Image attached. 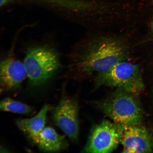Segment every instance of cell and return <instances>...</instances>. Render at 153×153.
<instances>
[{
	"label": "cell",
	"instance_id": "6",
	"mask_svg": "<svg viewBox=\"0 0 153 153\" xmlns=\"http://www.w3.org/2000/svg\"><path fill=\"white\" fill-rule=\"evenodd\" d=\"M78 113L77 101L68 97H62L52 113L55 124L73 142H76L79 137Z\"/></svg>",
	"mask_w": 153,
	"mask_h": 153
},
{
	"label": "cell",
	"instance_id": "5",
	"mask_svg": "<svg viewBox=\"0 0 153 153\" xmlns=\"http://www.w3.org/2000/svg\"><path fill=\"white\" fill-rule=\"evenodd\" d=\"M122 126L104 120L91 129L87 143L82 152L109 153L120 143Z\"/></svg>",
	"mask_w": 153,
	"mask_h": 153
},
{
	"label": "cell",
	"instance_id": "9",
	"mask_svg": "<svg viewBox=\"0 0 153 153\" xmlns=\"http://www.w3.org/2000/svg\"><path fill=\"white\" fill-rule=\"evenodd\" d=\"M49 109V105H45L34 117L16 120V124L19 128L37 144L40 134L45 128L47 113Z\"/></svg>",
	"mask_w": 153,
	"mask_h": 153
},
{
	"label": "cell",
	"instance_id": "3",
	"mask_svg": "<svg viewBox=\"0 0 153 153\" xmlns=\"http://www.w3.org/2000/svg\"><path fill=\"white\" fill-rule=\"evenodd\" d=\"M29 85L36 87L45 85L60 69L58 53L46 46L28 48L24 62Z\"/></svg>",
	"mask_w": 153,
	"mask_h": 153
},
{
	"label": "cell",
	"instance_id": "1",
	"mask_svg": "<svg viewBox=\"0 0 153 153\" xmlns=\"http://www.w3.org/2000/svg\"><path fill=\"white\" fill-rule=\"evenodd\" d=\"M131 48L119 36H96L74 50L71 56L72 68L82 74H97L108 71L114 65L127 60Z\"/></svg>",
	"mask_w": 153,
	"mask_h": 153
},
{
	"label": "cell",
	"instance_id": "8",
	"mask_svg": "<svg viewBox=\"0 0 153 153\" xmlns=\"http://www.w3.org/2000/svg\"><path fill=\"white\" fill-rule=\"evenodd\" d=\"M0 65L1 91L17 88L27 76L24 62L12 55L4 59Z\"/></svg>",
	"mask_w": 153,
	"mask_h": 153
},
{
	"label": "cell",
	"instance_id": "4",
	"mask_svg": "<svg viewBox=\"0 0 153 153\" xmlns=\"http://www.w3.org/2000/svg\"><path fill=\"white\" fill-rule=\"evenodd\" d=\"M95 83L97 87L116 88L136 95L144 88L139 66L127 60L118 62L108 71L97 74Z\"/></svg>",
	"mask_w": 153,
	"mask_h": 153
},
{
	"label": "cell",
	"instance_id": "2",
	"mask_svg": "<svg viewBox=\"0 0 153 153\" xmlns=\"http://www.w3.org/2000/svg\"><path fill=\"white\" fill-rule=\"evenodd\" d=\"M136 96L123 90L117 89L99 102L98 107L103 113L118 125H140L143 115Z\"/></svg>",
	"mask_w": 153,
	"mask_h": 153
},
{
	"label": "cell",
	"instance_id": "10",
	"mask_svg": "<svg viewBox=\"0 0 153 153\" xmlns=\"http://www.w3.org/2000/svg\"><path fill=\"white\" fill-rule=\"evenodd\" d=\"M38 147L45 152H56L64 150L68 146L64 135L59 134L53 128L46 127L40 133L37 143Z\"/></svg>",
	"mask_w": 153,
	"mask_h": 153
},
{
	"label": "cell",
	"instance_id": "11",
	"mask_svg": "<svg viewBox=\"0 0 153 153\" xmlns=\"http://www.w3.org/2000/svg\"><path fill=\"white\" fill-rule=\"evenodd\" d=\"M0 109L3 111L27 114L33 111V108L29 105L10 97H6L1 101Z\"/></svg>",
	"mask_w": 153,
	"mask_h": 153
},
{
	"label": "cell",
	"instance_id": "7",
	"mask_svg": "<svg viewBox=\"0 0 153 153\" xmlns=\"http://www.w3.org/2000/svg\"><path fill=\"white\" fill-rule=\"evenodd\" d=\"M120 143L124 153H150L153 150V137L140 125L122 126Z\"/></svg>",
	"mask_w": 153,
	"mask_h": 153
}]
</instances>
